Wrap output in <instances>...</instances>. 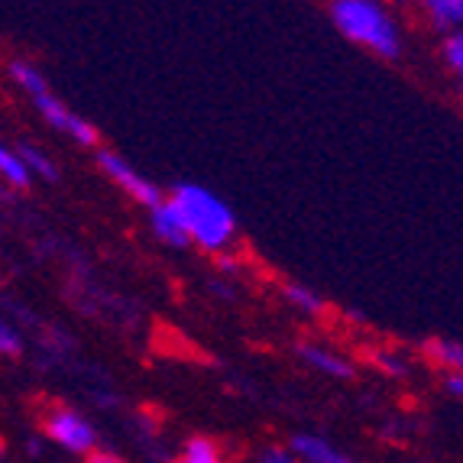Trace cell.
Wrapping results in <instances>:
<instances>
[{
	"instance_id": "3957f363",
	"label": "cell",
	"mask_w": 463,
	"mask_h": 463,
	"mask_svg": "<svg viewBox=\"0 0 463 463\" xmlns=\"http://www.w3.org/2000/svg\"><path fill=\"white\" fill-rule=\"evenodd\" d=\"M7 78H10V85L24 94L26 104L36 110V117L49 127V130H55L59 137H65V139H71V143H78V146L98 153L100 149L98 127L59 98V91L49 85V78L43 75L39 65H33L30 59H10Z\"/></svg>"
},
{
	"instance_id": "5bb4252c",
	"label": "cell",
	"mask_w": 463,
	"mask_h": 463,
	"mask_svg": "<svg viewBox=\"0 0 463 463\" xmlns=\"http://www.w3.org/2000/svg\"><path fill=\"white\" fill-rule=\"evenodd\" d=\"M282 295H286L288 305H292L295 311H301V315H321V311H325V298L311 286H305V282H286Z\"/></svg>"
},
{
	"instance_id": "8fae6325",
	"label": "cell",
	"mask_w": 463,
	"mask_h": 463,
	"mask_svg": "<svg viewBox=\"0 0 463 463\" xmlns=\"http://www.w3.org/2000/svg\"><path fill=\"white\" fill-rule=\"evenodd\" d=\"M16 153L24 156V163L30 165L36 182H59V165L52 163V156H46L43 146H36L30 139H20V143H16Z\"/></svg>"
},
{
	"instance_id": "8992f818",
	"label": "cell",
	"mask_w": 463,
	"mask_h": 463,
	"mask_svg": "<svg viewBox=\"0 0 463 463\" xmlns=\"http://www.w3.org/2000/svg\"><path fill=\"white\" fill-rule=\"evenodd\" d=\"M146 217H149V233H153L163 247H169V250L192 247L185 224H182V217H178V211H175V204L169 201V194H165L163 204H156L153 211H146Z\"/></svg>"
},
{
	"instance_id": "2e32d148",
	"label": "cell",
	"mask_w": 463,
	"mask_h": 463,
	"mask_svg": "<svg viewBox=\"0 0 463 463\" xmlns=\"http://www.w3.org/2000/svg\"><path fill=\"white\" fill-rule=\"evenodd\" d=\"M0 354L4 356H20L24 354V337L14 331L10 325L0 327Z\"/></svg>"
},
{
	"instance_id": "9c48e42d",
	"label": "cell",
	"mask_w": 463,
	"mask_h": 463,
	"mask_svg": "<svg viewBox=\"0 0 463 463\" xmlns=\"http://www.w3.org/2000/svg\"><path fill=\"white\" fill-rule=\"evenodd\" d=\"M292 450L301 463H354L340 448H334L331 440L317 438V434H295Z\"/></svg>"
},
{
	"instance_id": "e0dca14e",
	"label": "cell",
	"mask_w": 463,
	"mask_h": 463,
	"mask_svg": "<svg viewBox=\"0 0 463 463\" xmlns=\"http://www.w3.org/2000/svg\"><path fill=\"white\" fill-rule=\"evenodd\" d=\"M370 356H373V364H376L379 370L392 373V376H402V373H405V364H402L395 354H389V350H376V354H370Z\"/></svg>"
},
{
	"instance_id": "d6986e66",
	"label": "cell",
	"mask_w": 463,
	"mask_h": 463,
	"mask_svg": "<svg viewBox=\"0 0 463 463\" xmlns=\"http://www.w3.org/2000/svg\"><path fill=\"white\" fill-rule=\"evenodd\" d=\"M444 389L457 399H463V373H444Z\"/></svg>"
},
{
	"instance_id": "ac0fdd59",
	"label": "cell",
	"mask_w": 463,
	"mask_h": 463,
	"mask_svg": "<svg viewBox=\"0 0 463 463\" xmlns=\"http://www.w3.org/2000/svg\"><path fill=\"white\" fill-rule=\"evenodd\" d=\"M260 463H301L292 450H282V448H269L260 454Z\"/></svg>"
},
{
	"instance_id": "44dd1931",
	"label": "cell",
	"mask_w": 463,
	"mask_h": 463,
	"mask_svg": "<svg viewBox=\"0 0 463 463\" xmlns=\"http://www.w3.org/2000/svg\"><path fill=\"white\" fill-rule=\"evenodd\" d=\"M383 4H389L392 10H405V7H415L418 10V4H421V0H383Z\"/></svg>"
},
{
	"instance_id": "ba28073f",
	"label": "cell",
	"mask_w": 463,
	"mask_h": 463,
	"mask_svg": "<svg viewBox=\"0 0 463 463\" xmlns=\"http://www.w3.org/2000/svg\"><path fill=\"white\" fill-rule=\"evenodd\" d=\"M298 356L311 370L325 373V376H334V379L354 376V366H350L347 356H340L337 350H331V347H321V344H298Z\"/></svg>"
},
{
	"instance_id": "277c9868",
	"label": "cell",
	"mask_w": 463,
	"mask_h": 463,
	"mask_svg": "<svg viewBox=\"0 0 463 463\" xmlns=\"http://www.w3.org/2000/svg\"><path fill=\"white\" fill-rule=\"evenodd\" d=\"M94 159H98L100 175L108 178L117 192H124L133 204H139V208L153 211L156 204H163L165 194H169V192H163V188L156 185L149 175H143V172H139L130 159H124L120 153H114V149L100 146L98 153H94Z\"/></svg>"
},
{
	"instance_id": "30bf717a",
	"label": "cell",
	"mask_w": 463,
	"mask_h": 463,
	"mask_svg": "<svg viewBox=\"0 0 463 463\" xmlns=\"http://www.w3.org/2000/svg\"><path fill=\"white\" fill-rule=\"evenodd\" d=\"M0 178H4V185L14 188V192H26V188L36 182L30 165L24 163V156L16 153V146H0Z\"/></svg>"
},
{
	"instance_id": "52a82bcc",
	"label": "cell",
	"mask_w": 463,
	"mask_h": 463,
	"mask_svg": "<svg viewBox=\"0 0 463 463\" xmlns=\"http://www.w3.org/2000/svg\"><path fill=\"white\" fill-rule=\"evenodd\" d=\"M418 14L431 30H438L440 36L463 30V0H421Z\"/></svg>"
},
{
	"instance_id": "9a60e30c",
	"label": "cell",
	"mask_w": 463,
	"mask_h": 463,
	"mask_svg": "<svg viewBox=\"0 0 463 463\" xmlns=\"http://www.w3.org/2000/svg\"><path fill=\"white\" fill-rule=\"evenodd\" d=\"M175 463H224V454H221V448L211 438L194 434V438H188L185 450L178 454Z\"/></svg>"
},
{
	"instance_id": "4fadbf2b",
	"label": "cell",
	"mask_w": 463,
	"mask_h": 463,
	"mask_svg": "<svg viewBox=\"0 0 463 463\" xmlns=\"http://www.w3.org/2000/svg\"><path fill=\"white\" fill-rule=\"evenodd\" d=\"M425 356L431 364H438L444 373H463V344H457V340H428Z\"/></svg>"
},
{
	"instance_id": "7a4b0ae2",
	"label": "cell",
	"mask_w": 463,
	"mask_h": 463,
	"mask_svg": "<svg viewBox=\"0 0 463 463\" xmlns=\"http://www.w3.org/2000/svg\"><path fill=\"white\" fill-rule=\"evenodd\" d=\"M169 201L175 204L178 217L185 224L192 247L221 256L237 243V233H240L237 211L217 192H211L208 185L178 182L175 188H169Z\"/></svg>"
},
{
	"instance_id": "ffe728a7",
	"label": "cell",
	"mask_w": 463,
	"mask_h": 463,
	"mask_svg": "<svg viewBox=\"0 0 463 463\" xmlns=\"http://www.w3.org/2000/svg\"><path fill=\"white\" fill-rule=\"evenodd\" d=\"M85 463H127V460H120L117 454H104V450H94V454H88Z\"/></svg>"
},
{
	"instance_id": "5b68a950",
	"label": "cell",
	"mask_w": 463,
	"mask_h": 463,
	"mask_svg": "<svg viewBox=\"0 0 463 463\" xmlns=\"http://www.w3.org/2000/svg\"><path fill=\"white\" fill-rule=\"evenodd\" d=\"M43 431L52 444H59L62 450L71 454H94V434L91 421L85 415H78L75 409H65V405H52V409L43 411Z\"/></svg>"
},
{
	"instance_id": "6da1fadb",
	"label": "cell",
	"mask_w": 463,
	"mask_h": 463,
	"mask_svg": "<svg viewBox=\"0 0 463 463\" xmlns=\"http://www.w3.org/2000/svg\"><path fill=\"white\" fill-rule=\"evenodd\" d=\"M327 16L340 36L373 59L395 62L405 49V30L383 0H327Z\"/></svg>"
},
{
	"instance_id": "7c38bea8",
	"label": "cell",
	"mask_w": 463,
	"mask_h": 463,
	"mask_svg": "<svg viewBox=\"0 0 463 463\" xmlns=\"http://www.w3.org/2000/svg\"><path fill=\"white\" fill-rule=\"evenodd\" d=\"M440 62H444V69L450 71V78H454V85H457V94H460V100H463V30L440 36Z\"/></svg>"
}]
</instances>
